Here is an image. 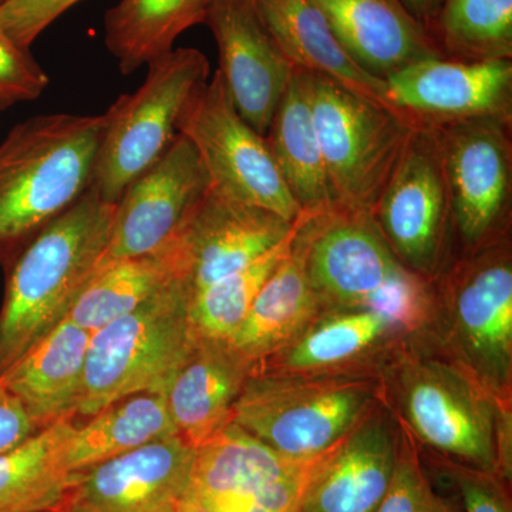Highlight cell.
<instances>
[{"instance_id": "1", "label": "cell", "mask_w": 512, "mask_h": 512, "mask_svg": "<svg viewBox=\"0 0 512 512\" xmlns=\"http://www.w3.org/2000/svg\"><path fill=\"white\" fill-rule=\"evenodd\" d=\"M383 400L410 437L440 460L510 483L512 409L431 339L394 350L380 370Z\"/></svg>"}, {"instance_id": "2", "label": "cell", "mask_w": 512, "mask_h": 512, "mask_svg": "<svg viewBox=\"0 0 512 512\" xmlns=\"http://www.w3.org/2000/svg\"><path fill=\"white\" fill-rule=\"evenodd\" d=\"M306 272L325 311L379 313L407 342L431 339L434 282L394 255L372 217L316 212L299 229Z\"/></svg>"}, {"instance_id": "3", "label": "cell", "mask_w": 512, "mask_h": 512, "mask_svg": "<svg viewBox=\"0 0 512 512\" xmlns=\"http://www.w3.org/2000/svg\"><path fill=\"white\" fill-rule=\"evenodd\" d=\"M114 205L89 188L6 269L0 377L69 316L99 269L109 244Z\"/></svg>"}, {"instance_id": "4", "label": "cell", "mask_w": 512, "mask_h": 512, "mask_svg": "<svg viewBox=\"0 0 512 512\" xmlns=\"http://www.w3.org/2000/svg\"><path fill=\"white\" fill-rule=\"evenodd\" d=\"M104 116L43 114L22 121L0 143V265L89 190Z\"/></svg>"}, {"instance_id": "5", "label": "cell", "mask_w": 512, "mask_h": 512, "mask_svg": "<svg viewBox=\"0 0 512 512\" xmlns=\"http://www.w3.org/2000/svg\"><path fill=\"white\" fill-rule=\"evenodd\" d=\"M431 340L512 409L510 237L458 254L434 282Z\"/></svg>"}, {"instance_id": "6", "label": "cell", "mask_w": 512, "mask_h": 512, "mask_svg": "<svg viewBox=\"0 0 512 512\" xmlns=\"http://www.w3.org/2000/svg\"><path fill=\"white\" fill-rule=\"evenodd\" d=\"M380 376L249 373L232 410L237 424L299 464H309L382 402Z\"/></svg>"}, {"instance_id": "7", "label": "cell", "mask_w": 512, "mask_h": 512, "mask_svg": "<svg viewBox=\"0 0 512 512\" xmlns=\"http://www.w3.org/2000/svg\"><path fill=\"white\" fill-rule=\"evenodd\" d=\"M192 336L190 291L181 279L92 333L77 416L133 394H163Z\"/></svg>"}, {"instance_id": "8", "label": "cell", "mask_w": 512, "mask_h": 512, "mask_svg": "<svg viewBox=\"0 0 512 512\" xmlns=\"http://www.w3.org/2000/svg\"><path fill=\"white\" fill-rule=\"evenodd\" d=\"M147 66L136 92L123 94L103 113L90 190L109 204L170 148L185 106L210 79L207 57L192 47H178Z\"/></svg>"}, {"instance_id": "9", "label": "cell", "mask_w": 512, "mask_h": 512, "mask_svg": "<svg viewBox=\"0 0 512 512\" xmlns=\"http://www.w3.org/2000/svg\"><path fill=\"white\" fill-rule=\"evenodd\" d=\"M311 74V107L335 210L372 215L416 124Z\"/></svg>"}, {"instance_id": "10", "label": "cell", "mask_w": 512, "mask_h": 512, "mask_svg": "<svg viewBox=\"0 0 512 512\" xmlns=\"http://www.w3.org/2000/svg\"><path fill=\"white\" fill-rule=\"evenodd\" d=\"M439 148L460 254L508 237L511 121L481 117L429 126Z\"/></svg>"}, {"instance_id": "11", "label": "cell", "mask_w": 512, "mask_h": 512, "mask_svg": "<svg viewBox=\"0 0 512 512\" xmlns=\"http://www.w3.org/2000/svg\"><path fill=\"white\" fill-rule=\"evenodd\" d=\"M178 133L197 150L215 190L286 221L301 214L266 138L239 116L218 70L188 101Z\"/></svg>"}, {"instance_id": "12", "label": "cell", "mask_w": 512, "mask_h": 512, "mask_svg": "<svg viewBox=\"0 0 512 512\" xmlns=\"http://www.w3.org/2000/svg\"><path fill=\"white\" fill-rule=\"evenodd\" d=\"M370 217L394 255L430 282L456 258L450 200L433 128L414 126Z\"/></svg>"}, {"instance_id": "13", "label": "cell", "mask_w": 512, "mask_h": 512, "mask_svg": "<svg viewBox=\"0 0 512 512\" xmlns=\"http://www.w3.org/2000/svg\"><path fill=\"white\" fill-rule=\"evenodd\" d=\"M306 467L231 421L195 448L181 507L190 512H298Z\"/></svg>"}, {"instance_id": "14", "label": "cell", "mask_w": 512, "mask_h": 512, "mask_svg": "<svg viewBox=\"0 0 512 512\" xmlns=\"http://www.w3.org/2000/svg\"><path fill=\"white\" fill-rule=\"evenodd\" d=\"M210 187L197 150L178 133L163 156L134 178L114 205L109 244L99 268L167 247Z\"/></svg>"}, {"instance_id": "15", "label": "cell", "mask_w": 512, "mask_h": 512, "mask_svg": "<svg viewBox=\"0 0 512 512\" xmlns=\"http://www.w3.org/2000/svg\"><path fill=\"white\" fill-rule=\"evenodd\" d=\"M195 448L178 434L74 471L55 512H171L183 504Z\"/></svg>"}, {"instance_id": "16", "label": "cell", "mask_w": 512, "mask_h": 512, "mask_svg": "<svg viewBox=\"0 0 512 512\" xmlns=\"http://www.w3.org/2000/svg\"><path fill=\"white\" fill-rule=\"evenodd\" d=\"M399 431V421L382 399L308 464L298 512H377L392 483Z\"/></svg>"}, {"instance_id": "17", "label": "cell", "mask_w": 512, "mask_h": 512, "mask_svg": "<svg viewBox=\"0 0 512 512\" xmlns=\"http://www.w3.org/2000/svg\"><path fill=\"white\" fill-rule=\"evenodd\" d=\"M390 104L419 126L493 117L511 121V60L434 59L384 79Z\"/></svg>"}, {"instance_id": "18", "label": "cell", "mask_w": 512, "mask_h": 512, "mask_svg": "<svg viewBox=\"0 0 512 512\" xmlns=\"http://www.w3.org/2000/svg\"><path fill=\"white\" fill-rule=\"evenodd\" d=\"M295 220L229 198L210 187L175 235L190 298L271 251Z\"/></svg>"}, {"instance_id": "19", "label": "cell", "mask_w": 512, "mask_h": 512, "mask_svg": "<svg viewBox=\"0 0 512 512\" xmlns=\"http://www.w3.org/2000/svg\"><path fill=\"white\" fill-rule=\"evenodd\" d=\"M218 47L222 79L249 126L268 133L293 72L266 32L252 0H211L204 20Z\"/></svg>"}, {"instance_id": "20", "label": "cell", "mask_w": 512, "mask_h": 512, "mask_svg": "<svg viewBox=\"0 0 512 512\" xmlns=\"http://www.w3.org/2000/svg\"><path fill=\"white\" fill-rule=\"evenodd\" d=\"M406 339L389 320L370 311H323L301 335L251 367L269 375L380 376Z\"/></svg>"}, {"instance_id": "21", "label": "cell", "mask_w": 512, "mask_h": 512, "mask_svg": "<svg viewBox=\"0 0 512 512\" xmlns=\"http://www.w3.org/2000/svg\"><path fill=\"white\" fill-rule=\"evenodd\" d=\"M249 373L251 366L224 340L192 336L163 393L178 436L198 448L231 423Z\"/></svg>"}, {"instance_id": "22", "label": "cell", "mask_w": 512, "mask_h": 512, "mask_svg": "<svg viewBox=\"0 0 512 512\" xmlns=\"http://www.w3.org/2000/svg\"><path fill=\"white\" fill-rule=\"evenodd\" d=\"M350 57L387 79L410 64L444 57L429 30L400 0H312Z\"/></svg>"}, {"instance_id": "23", "label": "cell", "mask_w": 512, "mask_h": 512, "mask_svg": "<svg viewBox=\"0 0 512 512\" xmlns=\"http://www.w3.org/2000/svg\"><path fill=\"white\" fill-rule=\"evenodd\" d=\"M90 338L92 333L66 318L0 377L37 431L77 416Z\"/></svg>"}, {"instance_id": "24", "label": "cell", "mask_w": 512, "mask_h": 512, "mask_svg": "<svg viewBox=\"0 0 512 512\" xmlns=\"http://www.w3.org/2000/svg\"><path fill=\"white\" fill-rule=\"evenodd\" d=\"M252 2L266 32L293 69L328 77L363 99L397 111L387 99L386 82L367 73L345 52L312 0Z\"/></svg>"}, {"instance_id": "25", "label": "cell", "mask_w": 512, "mask_h": 512, "mask_svg": "<svg viewBox=\"0 0 512 512\" xmlns=\"http://www.w3.org/2000/svg\"><path fill=\"white\" fill-rule=\"evenodd\" d=\"M298 234L227 342L251 367L288 346L325 311L309 281Z\"/></svg>"}, {"instance_id": "26", "label": "cell", "mask_w": 512, "mask_h": 512, "mask_svg": "<svg viewBox=\"0 0 512 512\" xmlns=\"http://www.w3.org/2000/svg\"><path fill=\"white\" fill-rule=\"evenodd\" d=\"M266 143L293 200L301 210H333L311 107V74L293 69L266 133Z\"/></svg>"}, {"instance_id": "27", "label": "cell", "mask_w": 512, "mask_h": 512, "mask_svg": "<svg viewBox=\"0 0 512 512\" xmlns=\"http://www.w3.org/2000/svg\"><path fill=\"white\" fill-rule=\"evenodd\" d=\"M211 0H120L104 15V45L131 74L173 52L175 40L204 23Z\"/></svg>"}, {"instance_id": "28", "label": "cell", "mask_w": 512, "mask_h": 512, "mask_svg": "<svg viewBox=\"0 0 512 512\" xmlns=\"http://www.w3.org/2000/svg\"><path fill=\"white\" fill-rule=\"evenodd\" d=\"M74 427L73 420L62 421L0 453V512L55 510L73 480Z\"/></svg>"}, {"instance_id": "29", "label": "cell", "mask_w": 512, "mask_h": 512, "mask_svg": "<svg viewBox=\"0 0 512 512\" xmlns=\"http://www.w3.org/2000/svg\"><path fill=\"white\" fill-rule=\"evenodd\" d=\"M177 279L183 281V268L180 249L173 239L154 254L100 266L67 318L87 332H97Z\"/></svg>"}, {"instance_id": "30", "label": "cell", "mask_w": 512, "mask_h": 512, "mask_svg": "<svg viewBox=\"0 0 512 512\" xmlns=\"http://www.w3.org/2000/svg\"><path fill=\"white\" fill-rule=\"evenodd\" d=\"M87 419L83 426L76 424L70 441L73 471L177 434L164 396L158 393L124 397Z\"/></svg>"}, {"instance_id": "31", "label": "cell", "mask_w": 512, "mask_h": 512, "mask_svg": "<svg viewBox=\"0 0 512 512\" xmlns=\"http://www.w3.org/2000/svg\"><path fill=\"white\" fill-rule=\"evenodd\" d=\"M313 214L316 212L302 210L288 237L271 251L191 296L190 320L194 335L224 342L235 335L262 286L291 252L296 234Z\"/></svg>"}, {"instance_id": "32", "label": "cell", "mask_w": 512, "mask_h": 512, "mask_svg": "<svg viewBox=\"0 0 512 512\" xmlns=\"http://www.w3.org/2000/svg\"><path fill=\"white\" fill-rule=\"evenodd\" d=\"M431 35L454 60H511L512 0H444Z\"/></svg>"}, {"instance_id": "33", "label": "cell", "mask_w": 512, "mask_h": 512, "mask_svg": "<svg viewBox=\"0 0 512 512\" xmlns=\"http://www.w3.org/2000/svg\"><path fill=\"white\" fill-rule=\"evenodd\" d=\"M377 512H463L431 483L416 441L402 426L392 483Z\"/></svg>"}, {"instance_id": "34", "label": "cell", "mask_w": 512, "mask_h": 512, "mask_svg": "<svg viewBox=\"0 0 512 512\" xmlns=\"http://www.w3.org/2000/svg\"><path fill=\"white\" fill-rule=\"evenodd\" d=\"M49 76L30 53L0 25V111L39 99Z\"/></svg>"}, {"instance_id": "35", "label": "cell", "mask_w": 512, "mask_h": 512, "mask_svg": "<svg viewBox=\"0 0 512 512\" xmlns=\"http://www.w3.org/2000/svg\"><path fill=\"white\" fill-rule=\"evenodd\" d=\"M443 461L447 476L456 485L463 512H512L508 481L497 474Z\"/></svg>"}, {"instance_id": "36", "label": "cell", "mask_w": 512, "mask_h": 512, "mask_svg": "<svg viewBox=\"0 0 512 512\" xmlns=\"http://www.w3.org/2000/svg\"><path fill=\"white\" fill-rule=\"evenodd\" d=\"M80 0H3L0 25L20 46L28 47Z\"/></svg>"}, {"instance_id": "37", "label": "cell", "mask_w": 512, "mask_h": 512, "mask_svg": "<svg viewBox=\"0 0 512 512\" xmlns=\"http://www.w3.org/2000/svg\"><path fill=\"white\" fill-rule=\"evenodd\" d=\"M37 433L22 403L0 383V453L15 448Z\"/></svg>"}, {"instance_id": "38", "label": "cell", "mask_w": 512, "mask_h": 512, "mask_svg": "<svg viewBox=\"0 0 512 512\" xmlns=\"http://www.w3.org/2000/svg\"><path fill=\"white\" fill-rule=\"evenodd\" d=\"M400 3L414 19L419 20L421 25L431 33L434 23L439 18L440 10L443 8L444 0H400Z\"/></svg>"}, {"instance_id": "39", "label": "cell", "mask_w": 512, "mask_h": 512, "mask_svg": "<svg viewBox=\"0 0 512 512\" xmlns=\"http://www.w3.org/2000/svg\"><path fill=\"white\" fill-rule=\"evenodd\" d=\"M171 512H190V511L185 510L184 507H178V508H175V510H173Z\"/></svg>"}, {"instance_id": "40", "label": "cell", "mask_w": 512, "mask_h": 512, "mask_svg": "<svg viewBox=\"0 0 512 512\" xmlns=\"http://www.w3.org/2000/svg\"><path fill=\"white\" fill-rule=\"evenodd\" d=\"M0 2H3V0H0Z\"/></svg>"}, {"instance_id": "41", "label": "cell", "mask_w": 512, "mask_h": 512, "mask_svg": "<svg viewBox=\"0 0 512 512\" xmlns=\"http://www.w3.org/2000/svg\"><path fill=\"white\" fill-rule=\"evenodd\" d=\"M49 512H55V511H49Z\"/></svg>"}]
</instances>
